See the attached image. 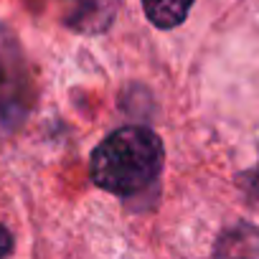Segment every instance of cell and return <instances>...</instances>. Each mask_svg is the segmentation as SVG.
Listing matches in <instances>:
<instances>
[{
    "label": "cell",
    "instance_id": "1",
    "mask_svg": "<svg viewBox=\"0 0 259 259\" xmlns=\"http://www.w3.org/2000/svg\"><path fill=\"white\" fill-rule=\"evenodd\" d=\"M165 148L155 130L127 124L107 135L92 153L89 176L94 186L119 198H133L158 183Z\"/></svg>",
    "mask_w": 259,
    "mask_h": 259
},
{
    "label": "cell",
    "instance_id": "2",
    "mask_svg": "<svg viewBox=\"0 0 259 259\" xmlns=\"http://www.w3.org/2000/svg\"><path fill=\"white\" fill-rule=\"evenodd\" d=\"M33 107V81L18 38L0 23V138L13 135Z\"/></svg>",
    "mask_w": 259,
    "mask_h": 259
},
{
    "label": "cell",
    "instance_id": "3",
    "mask_svg": "<svg viewBox=\"0 0 259 259\" xmlns=\"http://www.w3.org/2000/svg\"><path fill=\"white\" fill-rule=\"evenodd\" d=\"M122 0H59V13L66 28L81 36H99L109 31Z\"/></svg>",
    "mask_w": 259,
    "mask_h": 259
},
{
    "label": "cell",
    "instance_id": "4",
    "mask_svg": "<svg viewBox=\"0 0 259 259\" xmlns=\"http://www.w3.org/2000/svg\"><path fill=\"white\" fill-rule=\"evenodd\" d=\"M193 3L196 0H143V11L155 28L170 31L188 18Z\"/></svg>",
    "mask_w": 259,
    "mask_h": 259
},
{
    "label": "cell",
    "instance_id": "5",
    "mask_svg": "<svg viewBox=\"0 0 259 259\" xmlns=\"http://www.w3.org/2000/svg\"><path fill=\"white\" fill-rule=\"evenodd\" d=\"M11 251H13V234L6 226H0V256H8Z\"/></svg>",
    "mask_w": 259,
    "mask_h": 259
}]
</instances>
